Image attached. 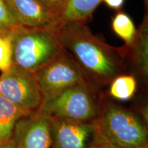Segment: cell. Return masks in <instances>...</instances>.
I'll return each mask as SVG.
<instances>
[{"label": "cell", "instance_id": "obj_1", "mask_svg": "<svg viewBox=\"0 0 148 148\" xmlns=\"http://www.w3.org/2000/svg\"><path fill=\"white\" fill-rule=\"evenodd\" d=\"M58 40L97 88L124 74V47H114L92 34L85 22L62 21L56 31Z\"/></svg>", "mask_w": 148, "mask_h": 148}, {"label": "cell", "instance_id": "obj_2", "mask_svg": "<svg viewBox=\"0 0 148 148\" xmlns=\"http://www.w3.org/2000/svg\"><path fill=\"white\" fill-rule=\"evenodd\" d=\"M95 124L98 136L115 148L147 147V127L139 116L104 97Z\"/></svg>", "mask_w": 148, "mask_h": 148}, {"label": "cell", "instance_id": "obj_3", "mask_svg": "<svg viewBox=\"0 0 148 148\" xmlns=\"http://www.w3.org/2000/svg\"><path fill=\"white\" fill-rule=\"evenodd\" d=\"M99 89L89 82L75 85L43 100L37 112L49 118L94 122L103 98Z\"/></svg>", "mask_w": 148, "mask_h": 148}, {"label": "cell", "instance_id": "obj_4", "mask_svg": "<svg viewBox=\"0 0 148 148\" xmlns=\"http://www.w3.org/2000/svg\"><path fill=\"white\" fill-rule=\"evenodd\" d=\"M11 36L13 64L34 72L63 49L55 31L21 26Z\"/></svg>", "mask_w": 148, "mask_h": 148}, {"label": "cell", "instance_id": "obj_5", "mask_svg": "<svg viewBox=\"0 0 148 148\" xmlns=\"http://www.w3.org/2000/svg\"><path fill=\"white\" fill-rule=\"evenodd\" d=\"M34 73L43 100L75 85L89 82L80 66L64 49Z\"/></svg>", "mask_w": 148, "mask_h": 148}, {"label": "cell", "instance_id": "obj_6", "mask_svg": "<svg viewBox=\"0 0 148 148\" xmlns=\"http://www.w3.org/2000/svg\"><path fill=\"white\" fill-rule=\"evenodd\" d=\"M0 95L29 113L38 112L43 101L34 72L14 64L0 77Z\"/></svg>", "mask_w": 148, "mask_h": 148}, {"label": "cell", "instance_id": "obj_7", "mask_svg": "<svg viewBox=\"0 0 148 148\" xmlns=\"http://www.w3.org/2000/svg\"><path fill=\"white\" fill-rule=\"evenodd\" d=\"M15 21L29 29L56 32L62 21L58 14L38 0H3Z\"/></svg>", "mask_w": 148, "mask_h": 148}, {"label": "cell", "instance_id": "obj_8", "mask_svg": "<svg viewBox=\"0 0 148 148\" xmlns=\"http://www.w3.org/2000/svg\"><path fill=\"white\" fill-rule=\"evenodd\" d=\"M49 119L53 148H88L97 136L95 121Z\"/></svg>", "mask_w": 148, "mask_h": 148}, {"label": "cell", "instance_id": "obj_9", "mask_svg": "<svg viewBox=\"0 0 148 148\" xmlns=\"http://www.w3.org/2000/svg\"><path fill=\"white\" fill-rule=\"evenodd\" d=\"M13 138L19 148H53L50 119L39 112L23 116L16 123Z\"/></svg>", "mask_w": 148, "mask_h": 148}, {"label": "cell", "instance_id": "obj_10", "mask_svg": "<svg viewBox=\"0 0 148 148\" xmlns=\"http://www.w3.org/2000/svg\"><path fill=\"white\" fill-rule=\"evenodd\" d=\"M125 57L128 56L138 75L147 81L148 73V20L147 15L136 31L132 43L125 45Z\"/></svg>", "mask_w": 148, "mask_h": 148}, {"label": "cell", "instance_id": "obj_11", "mask_svg": "<svg viewBox=\"0 0 148 148\" xmlns=\"http://www.w3.org/2000/svg\"><path fill=\"white\" fill-rule=\"evenodd\" d=\"M32 114L23 110L0 95V144L13 138L16 123L21 118Z\"/></svg>", "mask_w": 148, "mask_h": 148}, {"label": "cell", "instance_id": "obj_12", "mask_svg": "<svg viewBox=\"0 0 148 148\" xmlns=\"http://www.w3.org/2000/svg\"><path fill=\"white\" fill-rule=\"evenodd\" d=\"M101 1L102 0H68L60 18L63 22H85Z\"/></svg>", "mask_w": 148, "mask_h": 148}, {"label": "cell", "instance_id": "obj_13", "mask_svg": "<svg viewBox=\"0 0 148 148\" xmlns=\"http://www.w3.org/2000/svg\"><path fill=\"white\" fill-rule=\"evenodd\" d=\"M136 89V81L132 75L116 77L110 83V95L115 99L127 100L134 95Z\"/></svg>", "mask_w": 148, "mask_h": 148}, {"label": "cell", "instance_id": "obj_14", "mask_svg": "<svg viewBox=\"0 0 148 148\" xmlns=\"http://www.w3.org/2000/svg\"><path fill=\"white\" fill-rule=\"evenodd\" d=\"M112 29L119 38L124 40L127 46L134 41L137 31L130 16L123 12L116 13L112 18Z\"/></svg>", "mask_w": 148, "mask_h": 148}, {"label": "cell", "instance_id": "obj_15", "mask_svg": "<svg viewBox=\"0 0 148 148\" xmlns=\"http://www.w3.org/2000/svg\"><path fill=\"white\" fill-rule=\"evenodd\" d=\"M12 45L10 35L0 34V71H8L12 65Z\"/></svg>", "mask_w": 148, "mask_h": 148}, {"label": "cell", "instance_id": "obj_16", "mask_svg": "<svg viewBox=\"0 0 148 148\" xmlns=\"http://www.w3.org/2000/svg\"><path fill=\"white\" fill-rule=\"evenodd\" d=\"M14 19L3 0H0V34L11 35L21 27Z\"/></svg>", "mask_w": 148, "mask_h": 148}, {"label": "cell", "instance_id": "obj_17", "mask_svg": "<svg viewBox=\"0 0 148 148\" xmlns=\"http://www.w3.org/2000/svg\"><path fill=\"white\" fill-rule=\"evenodd\" d=\"M60 16L65 8L68 0H38Z\"/></svg>", "mask_w": 148, "mask_h": 148}, {"label": "cell", "instance_id": "obj_18", "mask_svg": "<svg viewBox=\"0 0 148 148\" xmlns=\"http://www.w3.org/2000/svg\"><path fill=\"white\" fill-rule=\"evenodd\" d=\"M88 148H115L113 146H112L107 142L101 139L100 137H99L97 135V138L95 140L92 142V143L89 146Z\"/></svg>", "mask_w": 148, "mask_h": 148}, {"label": "cell", "instance_id": "obj_19", "mask_svg": "<svg viewBox=\"0 0 148 148\" xmlns=\"http://www.w3.org/2000/svg\"><path fill=\"white\" fill-rule=\"evenodd\" d=\"M109 7L114 10H119L124 2V0H102Z\"/></svg>", "mask_w": 148, "mask_h": 148}, {"label": "cell", "instance_id": "obj_20", "mask_svg": "<svg viewBox=\"0 0 148 148\" xmlns=\"http://www.w3.org/2000/svg\"><path fill=\"white\" fill-rule=\"evenodd\" d=\"M0 148H16V145L14 138H12L7 143L0 144Z\"/></svg>", "mask_w": 148, "mask_h": 148}, {"label": "cell", "instance_id": "obj_21", "mask_svg": "<svg viewBox=\"0 0 148 148\" xmlns=\"http://www.w3.org/2000/svg\"><path fill=\"white\" fill-rule=\"evenodd\" d=\"M144 1H145V3L146 4V5H147V1H148V0H144Z\"/></svg>", "mask_w": 148, "mask_h": 148}, {"label": "cell", "instance_id": "obj_22", "mask_svg": "<svg viewBox=\"0 0 148 148\" xmlns=\"http://www.w3.org/2000/svg\"><path fill=\"white\" fill-rule=\"evenodd\" d=\"M16 148H19L18 147H17V146H16Z\"/></svg>", "mask_w": 148, "mask_h": 148}, {"label": "cell", "instance_id": "obj_23", "mask_svg": "<svg viewBox=\"0 0 148 148\" xmlns=\"http://www.w3.org/2000/svg\"><path fill=\"white\" fill-rule=\"evenodd\" d=\"M146 148H147V147H146Z\"/></svg>", "mask_w": 148, "mask_h": 148}]
</instances>
